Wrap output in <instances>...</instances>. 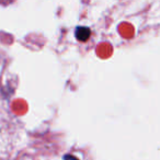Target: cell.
I'll list each match as a JSON object with an SVG mask.
<instances>
[{"mask_svg": "<svg viewBox=\"0 0 160 160\" xmlns=\"http://www.w3.org/2000/svg\"><path fill=\"white\" fill-rule=\"evenodd\" d=\"M64 160H78L76 157H73V156H71V155H66L64 157Z\"/></svg>", "mask_w": 160, "mask_h": 160, "instance_id": "2", "label": "cell"}, {"mask_svg": "<svg viewBox=\"0 0 160 160\" xmlns=\"http://www.w3.org/2000/svg\"><path fill=\"white\" fill-rule=\"evenodd\" d=\"M90 34H91L90 29L86 27H78L75 32L76 38L80 42H86L90 38Z\"/></svg>", "mask_w": 160, "mask_h": 160, "instance_id": "1", "label": "cell"}]
</instances>
